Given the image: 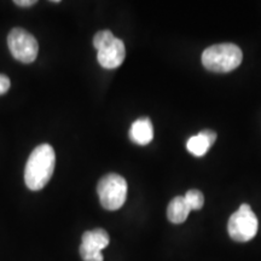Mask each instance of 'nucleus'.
I'll return each instance as SVG.
<instances>
[{"label": "nucleus", "instance_id": "3", "mask_svg": "<svg viewBox=\"0 0 261 261\" xmlns=\"http://www.w3.org/2000/svg\"><path fill=\"white\" fill-rule=\"evenodd\" d=\"M97 194L104 210H120L125 204L127 197L126 179L116 173L104 175L97 185Z\"/></svg>", "mask_w": 261, "mask_h": 261}, {"label": "nucleus", "instance_id": "1", "mask_svg": "<svg viewBox=\"0 0 261 261\" xmlns=\"http://www.w3.org/2000/svg\"><path fill=\"white\" fill-rule=\"evenodd\" d=\"M56 165L55 150L50 144H40L29 155L24 168V182L32 191L44 189L50 181Z\"/></svg>", "mask_w": 261, "mask_h": 261}, {"label": "nucleus", "instance_id": "10", "mask_svg": "<svg viewBox=\"0 0 261 261\" xmlns=\"http://www.w3.org/2000/svg\"><path fill=\"white\" fill-rule=\"evenodd\" d=\"M211 146V142L205 138L202 132L191 137L187 143V148L189 150V152H191L194 156H197V158H201V156L207 154V151L210 150Z\"/></svg>", "mask_w": 261, "mask_h": 261}, {"label": "nucleus", "instance_id": "12", "mask_svg": "<svg viewBox=\"0 0 261 261\" xmlns=\"http://www.w3.org/2000/svg\"><path fill=\"white\" fill-rule=\"evenodd\" d=\"M11 87V81L6 75L0 74V96L2 94H5Z\"/></svg>", "mask_w": 261, "mask_h": 261}, {"label": "nucleus", "instance_id": "14", "mask_svg": "<svg viewBox=\"0 0 261 261\" xmlns=\"http://www.w3.org/2000/svg\"><path fill=\"white\" fill-rule=\"evenodd\" d=\"M201 132L203 133L205 138L210 140L211 144L213 145L214 142H215V139H217V133H215L214 130H211V129H204V130H201Z\"/></svg>", "mask_w": 261, "mask_h": 261}, {"label": "nucleus", "instance_id": "11", "mask_svg": "<svg viewBox=\"0 0 261 261\" xmlns=\"http://www.w3.org/2000/svg\"><path fill=\"white\" fill-rule=\"evenodd\" d=\"M184 198H185V201H187V203L189 204V207H190L191 211L201 210L204 204L203 194H202L201 191L195 190V189L189 190L187 192V195L184 196Z\"/></svg>", "mask_w": 261, "mask_h": 261}, {"label": "nucleus", "instance_id": "6", "mask_svg": "<svg viewBox=\"0 0 261 261\" xmlns=\"http://www.w3.org/2000/svg\"><path fill=\"white\" fill-rule=\"evenodd\" d=\"M109 234L103 228H94L83 234L80 255L84 261H103L102 250L109 246Z\"/></svg>", "mask_w": 261, "mask_h": 261}, {"label": "nucleus", "instance_id": "4", "mask_svg": "<svg viewBox=\"0 0 261 261\" xmlns=\"http://www.w3.org/2000/svg\"><path fill=\"white\" fill-rule=\"evenodd\" d=\"M259 223L249 204H241L237 212L230 217L227 231L230 237L237 242H248L257 233Z\"/></svg>", "mask_w": 261, "mask_h": 261}, {"label": "nucleus", "instance_id": "2", "mask_svg": "<svg viewBox=\"0 0 261 261\" xmlns=\"http://www.w3.org/2000/svg\"><path fill=\"white\" fill-rule=\"evenodd\" d=\"M243 55L234 44H217L205 48L202 54V63L205 69L214 73H228L242 63Z\"/></svg>", "mask_w": 261, "mask_h": 261}, {"label": "nucleus", "instance_id": "13", "mask_svg": "<svg viewBox=\"0 0 261 261\" xmlns=\"http://www.w3.org/2000/svg\"><path fill=\"white\" fill-rule=\"evenodd\" d=\"M14 3L19 8H31V6L37 4V0H16Z\"/></svg>", "mask_w": 261, "mask_h": 261}, {"label": "nucleus", "instance_id": "8", "mask_svg": "<svg viewBox=\"0 0 261 261\" xmlns=\"http://www.w3.org/2000/svg\"><path fill=\"white\" fill-rule=\"evenodd\" d=\"M129 138L138 145H148L154 138V127L148 117L136 120L129 129Z\"/></svg>", "mask_w": 261, "mask_h": 261}, {"label": "nucleus", "instance_id": "5", "mask_svg": "<svg viewBox=\"0 0 261 261\" xmlns=\"http://www.w3.org/2000/svg\"><path fill=\"white\" fill-rule=\"evenodd\" d=\"M8 46L15 60L24 64L34 62L38 57L39 44L34 35L23 28H14L8 35Z\"/></svg>", "mask_w": 261, "mask_h": 261}, {"label": "nucleus", "instance_id": "9", "mask_svg": "<svg viewBox=\"0 0 261 261\" xmlns=\"http://www.w3.org/2000/svg\"><path fill=\"white\" fill-rule=\"evenodd\" d=\"M191 210L182 196L174 197L169 202L167 208V218L173 224H181L188 219Z\"/></svg>", "mask_w": 261, "mask_h": 261}, {"label": "nucleus", "instance_id": "7", "mask_svg": "<svg viewBox=\"0 0 261 261\" xmlns=\"http://www.w3.org/2000/svg\"><path fill=\"white\" fill-rule=\"evenodd\" d=\"M98 63L106 69H115L123 63L126 57V47L121 39L114 37L97 48Z\"/></svg>", "mask_w": 261, "mask_h": 261}]
</instances>
